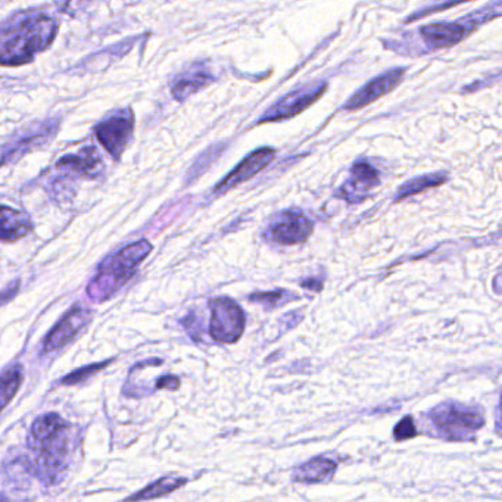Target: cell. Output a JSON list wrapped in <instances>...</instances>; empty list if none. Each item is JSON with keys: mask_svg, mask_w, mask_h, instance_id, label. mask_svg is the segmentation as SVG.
<instances>
[{"mask_svg": "<svg viewBox=\"0 0 502 502\" xmlns=\"http://www.w3.org/2000/svg\"><path fill=\"white\" fill-rule=\"evenodd\" d=\"M57 24L43 12H24L4 22L0 35L2 65L15 66L30 62L57 37Z\"/></svg>", "mask_w": 502, "mask_h": 502, "instance_id": "cell-1", "label": "cell"}, {"mask_svg": "<svg viewBox=\"0 0 502 502\" xmlns=\"http://www.w3.org/2000/svg\"><path fill=\"white\" fill-rule=\"evenodd\" d=\"M65 422L50 413L35 420L31 426L28 446L35 454L37 473L46 482H53L65 468L68 437Z\"/></svg>", "mask_w": 502, "mask_h": 502, "instance_id": "cell-2", "label": "cell"}, {"mask_svg": "<svg viewBox=\"0 0 502 502\" xmlns=\"http://www.w3.org/2000/svg\"><path fill=\"white\" fill-rule=\"evenodd\" d=\"M150 252L152 245L141 239L108 256L99 265L96 276L88 283V298L95 302L110 300V296L115 295L124 285H127L134 278L137 269Z\"/></svg>", "mask_w": 502, "mask_h": 502, "instance_id": "cell-3", "label": "cell"}, {"mask_svg": "<svg viewBox=\"0 0 502 502\" xmlns=\"http://www.w3.org/2000/svg\"><path fill=\"white\" fill-rule=\"evenodd\" d=\"M430 417L439 430L455 441H463L485 424L479 411L460 404H442L430 413Z\"/></svg>", "mask_w": 502, "mask_h": 502, "instance_id": "cell-4", "label": "cell"}, {"mask_svg": "<svg viewBox=\"0 0 502 502\" xmlns=\"http://www.w3.org/2000/svg\"><path fill=\"white\" fill-rule=\"evenodd\" d=\"M245 313L230 298H217L211 302L209 333L218 344H234L245 331Z\"/></svg>", "mask_w": 502, "mask_h": 502, "instance_id": "cell-5", "label": "cell"}, {"mask_svg": "<svg viewBox=\"0 0 502 502\" xmlns=\"http://www.w3.org/2000/svg\"><path fill=\"white\" fill-rule=\"evenodd\" d=\"M133 130H134V115L132 110L126 108L110 115L108 118L102 119L95 127V136L108 150V154L118 161L132 139Z\"/></svg>", "mask_w": 502, "mask_h": 502, "instance_id": "cell-6", "label": "cell"}, {"mask_svg": "<svg viewBox=\"0 0 502 502\" xmlns=\"http://www.w3.org/2000/svg\"><path fill=\"white\" fill-rule=\"evenodd\" d=\"M327 84L309 83L295 88L293 92L287 93L286 96L278 99L274 105L270 106L264 114L261 115L258 123H270V121H282V119L293 118L302 110L313 105L314 102L322 97L326 92Z\"/></svg>", "mask_w": 502, "mask_h": 502, "instance_id": "cell-7", "label": "cell"}, {"mask_svg": "<svg viewBox=\"0 0 502 502\" xmlns=\"http://www.w3.org/2000/svg\"><path fill=\"white\" fill-rule=\"evenodd\" d=\"M313 221L300 211H285L274 218L265 236L280 245H300L313 233Z\"/></svg>", "mask_w": 502, "mask_h": 502, "instance_id": "cell-8", "label": "cell"}, {"mask_svg": "<svg viewBox=\"0 0 502 502\" xmlns=\"http://www.w3.org/2000/svg\"><path fill=\"white\" fill-rule=\"evenodd\" d=\"M57 124H59L57 119L35 124L31 128H26L13 141L4 143L2 164L8 165L9 161H15V159L26 155L27 152H30L42 143H46L57 133Z\"/></svg>", "mask_w": 502, "mask_h": 502, "instance_id": "cell-9", "label": "cell"}, {"mask_svg": "<svg viewBox=\"0 0 502 502\" xmlns=\"http://www.w3.org/2000/svg\"><path fill=\"white\" fill-rule=\"evenodd\" d=\"M90 322V311L81 305H75L74 308L61 318V322L53 327L50 333L46 336L43 344V353H53L70 344L79 331Z\"/></svg>", "mask_w": 502, "mask_h": 502, "instance_id": "cell-10", "label": "cell"}, {"mask_svg": "<svg viewBox=\"0 0 502 502\" xmlns=\"http://www.w3.org/2000/svg\"><path fill=\"white\" fill-rule=\"evenodd\" d=\"M274 155H276V150L271 148H261L252 152L249 156L243 159L242 163L239 164L238 167L234 168L233 171L230 172L229 176L225 177L224 180H221L217 185L214 196H220L236 186L242 185L243 181L252 179L273 161Z\"/></svg>", "mask_w": 502, "mask_h": 502, "instance_id": "cell-11", "label": "cell"}, {"mask_svg": "<svg viewBox=\"0 0 502 502\" xmlns=\"http://www.w3.org/2000/svg\"><path fill=\"white\" fill-rule=\"evenodd\" d=\"M404 75H406L404 68H395V70L388 71L386 74L376 77L345 103V110H360L371 102L377 101L379 97L392 92L393 88L397 87L398 84L404 80Z\"/></svg>", "mask_w": 502, "mask_h": 502, "instance_id": "cell-12", "label": "cell"}, {"mask_svg": "<svg viewBox=\"0 0 502 502\" xmlns=\"http://www.w3.org/2000/svg\"><path fill=\"white\" fill-rule=\"evenodd\" d=\"M473 27L464 19L459 22H437L420 30L424 42L432 49L450 48L473 33Z\"/></svg>", "mask_w": 502, "mask_h": 502, "instance_id": "cell-13", "label": "cell"}, {"mask_svg": "<svg viewBox=\"0 0 502 502\" xmlns=\"http://www.w3.org/2000/svg\"><path fill=\"white\" fill-rule=\"evenodd\" d=\"M214 81V75L203 64H194L189 70L176 75L171 81V92L177 101L183 102L201 88Z\"/></svg>", "mask_w": 502, "mask_h": 502, "instance_id": "cell-14", "label": "cell"}, {"mask_svg": "<svg viewBox=\"0 0 502 502\" xmlns=\"http://www.w3.org/2000/svg\"><path fill=\"white\" fill-rule=\"evenodd\" d=\"M379 183V174L375 168L366 163H357L351 170V180L346 181L340 194L348 199L349 202H357L362 198V194L375 187Z\"/></svg>", "mask_w": 502, "mask_h": 502, "instance_id": "cell-15", "label": "cell"}, {"mask_svg": "<svg viewBox=\"0 0 502 502\" xmlns=\"http://www.w3.org/2000/svg\"><path fill=\"white\" fill-rule=\"evenodd\" d=\"M336 468L338 466L335 461L318 457L296 468L293 472V481L300 482V483H318V482L329 481L335 475Z\"/></svg>", "mask_w": 502, "mask_h": 502, "instance_id": "cell-16", "label": "cell"}, {"mask_svg": "<svg viewBox=\"0 0 502 502\" xmlns=\"http://www.w3.org/2000/svg\"><path fill=\"white\" fill-rule=\"evenodd\" d=\"M33 230L30 220L22 212L12 208L2 207V240L4 242H15L24 238Z\"/></svg>", "mask_w": 502, "mask_h": 502, "instance_id": "cell-17", "label": "cell"}, {"mask_svg": "<svg viewBox=\"0 0 502 502\" xmlns=\"http://www.w3.org/2000/svg\"><path fill=\"white\" fill-rule=\"evenodd\" d=\"M101 156L97 155V150L93 146H88L80 150L79 154L66 155L61 161H57V167L90 176L101 167Z\"/></svg>", "mask_w": 502, "mask_h": 502, "instance_id": "cell-18", "label": "cell"}, {"mask_svg": "<svg viewBox=\"0 0 502 502\" xmlns=\"http://www.w3.org/2000/svg\"><path fill=\"white\" fill-rule=\"evenodd\" d=\"M186 483H187V481L183 477H163V479L154 482L152 485L146 486L145 490H141V492H137L130 498L126 499V502L149 501V499L161 498V497L171 494Z\"/></svg>", "mask_w": 502, "mask_h": 502, "instance_id": "cell-19", "label": "cell"}, {"mask_svg": "<svg viewBox=\"0 0 502 502\" xmlns=\"http://www.w3.org/2000/svg\"><path fill=\"white\" fill-rule=\"evenodd\" d=\"M445 172H437V174H429V176L415 177L413 180L407 181L406 185L401 186V189L398 192L397 201L411 196V194H419L423 190L430 189V187H437L442 183H445Z\"/></svg>", "mask_w": 502, "mask_h": 502, "instance_id": "cell-20", "label": "cell"}, {"mask_svg": "<svg viewBox=\"0 0 502 502\" xmlns=\"http://www.w3.org/2000/svg\"><path fill=\"white\" fill-rule=\"evenodd\" d=\"M22 380V370L19 366L9 367L2 375L0 382V399H2V408L8 407L9 402L12 401L15 393L19 389Z\"/></svg>", "mask_w": 502, "mask_h": 502, "instance_id": "cell-21", "label": "cell"}, {"mask_svg": "<svg viewBox=\"0 0 502 502\" xmlns=\"http://www.w3.org/2000/svg\"><path fill=\"white\" fill-rule=\"evenodd\" d=\"M502 15V2H495V4H485L483 8L477 9L475 12L470 13L468 17L463 18L468 26L473 27L476 30L477 27L485 24V22L495 19V18Z\"/></svg>", "mask_w": 502, "mask_h": 502, "instance_id": "cell-22", "label": "cell"}, {"mask_svg": "<svg viewBox=\"0 0 502 502\" xmlns=\"http://www.w3.org/2000/svg\"><path fill=\"white\" fill-rule=\"evenodd\" d=\"M292 300H296V296L286 291L261 292L249 296L251 302L264 305L265 308H278V305L286 304Z\"/></svg>", "mask_w": 502, "mask_h": 502, "instance_id": "cell-23", "label": "cell"}, {"mask_svg": "<svg viewBox=\"0 0 502 502\" xmlns=\"http://www.w3.org/2000/svg\"><path fill=\"white\" fill-rule=\"evenodd\" d=\"M110 364L108 362H99V364H92V366L83 367V369H79L75 370L74 373L66 376L61 380L62 384H66V386H71V384H81L84 380L88 379L90 376L96 375L102 369H105L106 366Z\"/></svg>", "mask_w": 502, "mask_h": 502, "instance_id": "cell-24", "label": "cell"}, {"mask_svg": "<svg viewBox=\"0 0 502 502\" xmlns=\"http://www.w3.org/2000/svg\"><path fill=\"white\" fill-rule=\"evenodd\" d=\"M417 437V429H415V422L411 417H404L399 422L395 430H393V437L397 441H404V439H411V437Z\"/></svg>", "mask_w": 502, "mask_h": 502, "instance_id": "cell-25", "label": "cell"}, {"mask_svg": "<svg viewBox=\"0 0 502 502\" xmlns=\"http://www.w3.org/2000/svg\"><path fill=\"white\" fill-rule=\"evenodd\" d=\"M180 386V380L174 377V376H167V377H161L156 382V389H168V391H176Z\"/></svg>", "mask_w": 502, "mask_h": 502, "instance_id": "cell-26", "label": "cell"}, {"mask_svg": "<svg viewBox=\"0 0 502 502\" xmlns=\"http://www.w3.org/2000/svg\"><path fill=\"white\" fill-rule=\"evenodd\" d=\"M317 280H307V282L302 283V286L307 287V289H314V291H320L322 289V285H316Z\"/></svg>", "mask_w": 502, "mask_h": 502, "instance_id": "cell-27", "label": "cell"}, {"mask_svg": "<svg viewBox=\"0 0 502 502\" xmlns=\"http://www.w3.org/2000/svg\"><path fill=\"white\" fill-rule=\"evenodd\" d=\"M11 291H4V304H6V302H8L9 300V296H13L15 295V292H17L18 289V282L15 283V286L12 287V285H11Z\"/></svg>", "mask_w": 502, "mask_h": 502, "instance_id": "cell-28", "label": "cell"}, {"mask_svg": "<svg viewBox=\"0 0 502 502\" xmlns=\"http://www.w3.org/2000/svg\"><path fill=\"white\" fill-rule=\"evenodd\" d=\"M501 410H502V401H501Z\"/></svg>", "mask_w": 502, "mask_h": 502, "instance_id": "cell-29", "label": "cell"}]
</instances>
